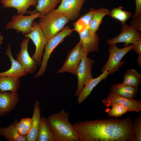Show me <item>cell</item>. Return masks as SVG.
Instances as JSON below:
<instances>
[{"label":"cell","mask_w":141,"mask_h":141,"mask_svg":"<svg viewBox=\"0 0 141 141\" xmlns=\"http://www.w3.org/2000/svg\"><path fill=\"white\" fill-rule=\"evenodd\" d=\"M24 15H13L11 17L12 20L6 25V29H13L16 30L17 33L21 32L24 35L30 33L32 28L33 22L35 19L41 16L38 12L29 16Z\"/></svg>","instance_id":"52a82bcc"},{"label":"cell","mask_w":141,"mask_h":141,"mask_svg":"<svg viewBox=\"0 0 141 141\" xmlns=\"http://www.w3.org/2000/svg\"><path fill=\"white\" fill-rule=\"evenodd\" d=\"M102 101L107 108L116 104L125 107L128 111L139 112L141 111V101L140 100L124 97L111 92H110L107 98L102 100Z\"/></svg>","instance_id":"30bf717a"},{"label":"cell","mask_w":141,"mask_h":141,"mask_svg":"<svg viewBox=\"0 0 141 141\" xmlns=\"http://www.w3.org/2000/svg\"><path fill=\"white\" fill-rule=\"evenodd\" d=\"M111 92L126 98L133 99L138 92V86L134 87L117 83L110 87Z\"/></svg>","instance_id":"ffe728a7"},{"label":"cell","mask_w":141,"mask_h":141,"mask_svg":"<svg viewBox=\"0 0 141 141\" xmlns=\"http://www.w3.org/2000/svg\"><path fill=\"white\" fill-rule=\"evenodd\" d=\"M94 61L85 54L78 68L76 76L78 79L77 88L75 96L78 97L86 83L92 78V66Z\"/></svg>","instance_id":"ba28073f"},{"label":"cell","mask_w":141,"mask_h":141,"mask_svg":"<svg viewBox=\"0 0 141 141\" xmlns=\"http://www.w3.org/2000/svg\"><path fill=\"white\" fill-rule=\"evenodd\" d=\"M133 44H132L123 48H119L116 44L110 45L108 48L109 58L107 63L101 68V72L107 70L109 74H111L118 71L124 63V61H121L122 58L129 51L133 49Z\"/></svg>","instance_id":"5b68a950"},{"label":"cell","mask_w":141,"mask_h":141,"mask_svg":"<svg viewBox=\"0 0 141 141\" xmlns=\"http://www.w3.org/2000/svg\"><path fill=\"white\" fill-rule=\"evenodd\" d=\"M73 125L79 141H135L133 121L130 118L85 120Z\"/></svg>","instance_id":"6da1fadb"},{"label":"cell","mask_w":141,"mask_h":141,"mask_svg":"<svg viewBox=\"0 0 141 141\" xmlns=\"http://www.w3.org/2000/svg\"><path fill=\"white\" fill-rule=\"evenodd\" d=\"M141 82V74L134 69L127 70L123 76L122 84L133 86H138Z\"/></svg>","instance_id":"484cf974"},{"label":"cell","mask_w":141,"mask_h":141,"mask_svg":"<svg viewBox=\"0 0 141 141\" xmlns=\"http://www.w3.org/2000/svg\"><path fill=\"white\" fill-rule=\"evenodd\" d=\"M30 39L26 37L20 44V52L16 55V60L21 64L28 74L33 73L37 69L35 61L29 55L28 51V42Z\"/></svg>","instance_id":"7c38bea8"},{"label":"cell","mask_w":141,"mask_h":141,"mask_svg":"<svg viewBox=\"0 0 141 141\" xmlns=\"http://www.w3.org/2000/svg\"><path fill=\"white\" fill-rule=\"evenodd\" d=\"M60 0H37L36 9L33 11H27V13L30 15L38 13L41 16H43L54 9Z\"/></svg>","instance_id":"7402d4cb"},{"label":"cell","mask_w":141,"mask_h":141,"mask_svg":"<svg viewBox=\"0 0 141 141\" xmlns=\"http://www.w3.org/2000/svg\"><path fill=\"white\" fill-rule=\"evenodd\" d=\"M55 140L47 119L44 116H41L40 124L36 141H55Z\"/></svg>","instance_id":"603a6c76"},{"label":"cell","mask_w":141,"mask_h":141,"mask_svg":"<svg viewBox=\"0 0 141 141\" xmlns=\"http://www.w3.org/2000/svg\"><path fill=\"white\" fill-rule=\"evenodd\" d=\"M109 14V11L106 8H102L95 10L89 24V27L91 30L94 32H96L103 17Z\"/></svg>","instance_id":"d4e9b609"},{"label":"cell","mask_w":141,"mask_h":141,"mask_svg":"<svg viewBox=\"0 0 141 141\" xmlns=\"http://www.w3.org/2000/svg\"><path fill=\"white\" fill-rule=\"evenodd\" d=\"M137 63L140 67H141V55H139L137 60Z\"/></svg>","instance_id":"d590c367"},{"label":"cell","mask_w":141,"mask_h":141,"mask_svg":"<svg viewBox=\"0 0 141 141\" xmlns=\"http://www.w3.org/2000/svg\"><path fill=\"white\" fill-rule=\"evenodd\" d=\"M133 44L134 45L133 49H134L139 55H141V39L136 41Z\"/></svg>","instance_id":"e575fe53"},{"label":"cell","mask_w":141,"mask_h":141,"mask_svg":"<svg viewBox=\"0 0 141 141\" xmlns=\"http://www.w3.org/2000/svg\"><path fill=\"white\" fill-rule=\"evenodd\" d=\"M11 46L9 45L5 55L8 56L11 62L10 68L8 70L0 73V76L20 78L28 73L23 68L20 63L13 58L11 50Z\"/></svg>","instance_id":"2e32d148"},{"label":"cell","mask_w":141,"mask_h":141,"mask_svg":"<svg viewBox=\"0 0 141 141\" xmlns=\"http://www.w3.org/2000/svg\"><path fill=\"white\" fill-rule=\"evenodd\" d=\"M32 27L31 32L25 36V37H28L31 39L35 46V52L31 57L38 66L41 64L43 50L47 43L48 40L45 36L38 23L34 21Z\"/></svg>","instance_id":"8992f818"},{"label":"cell","mask_w":141,"mask_h":141,"mask_svg":"<svg viewBox=\"0 0 141 141\" xmlns=\"http://www.w3.org/2000/svg\"><path fill=\"white\" fill-rule=\"evenodd\" d=\"M79 34V41L85 54L88 55L90 52H99L100 39L96 32H93L89 27Z\"/></svg>","instance_id":"4fadbf2b"},{"label":"cell","mask_w":141,"mask_h":141,"mask_svg":"<svg viewBox=\"0 0 141 141\" xmlns=\"http://www.w3.org/2000/svg\"><path fill=\"white\" fill-rule=\"evenodd\" d=\"M133 133L135 141H141V115L133 121Z\"/></svg>","instance_id":"f546056e"},{"label":"cell","mask_w":141,"mask_h":141,"mask_svg":"<svg viewBox=\"0 0 141 141\" xmlns=\"http://www.w3.org/2000/svg\"><path fill=\"white\" fill-rule=\"evenodd\" d=\"M17 92L0 90V116L2 117L10 113L19 102Z\"/></svg>","instance_id":"9a60e30c"},{"label":"cell","mask_w":141,"mask_h":141,"mask_svg":"<svg viewBox=\"0 0 141 141\" xmlns=\"http://www.w3.org/2000/svg\"><path fill=\"white\" fill-rule=\"evenodd\" d=\"M95 9L90 8L88 12L81 16L73 24L74 30L78 33L83 32L89 27L90 22Z\"/></svg>","instance_id":"4316f807"},{"label":"cell","mask_w":141,"mask_h":141,"mask_svg":"<svg viewBox=\"0 0 141 141\" xmlns=\"http://www.w3.org/2000/svg\"><path fill=\"white\" fill-rule=\"evenodd\" d=\"M73 30L74 29H70L69 26H66L59 33L48 40L44 47L45 50L43 54L41 67L33 78H37L44 74L52 51L59 44L63 41L66 37L70 36Z\"/></svg>","instance_id":"277c9868"},{"label":"cell","mask_w":141,"mask_h":141,"mask_svg":"<svg viewBox=\"0 0 141 141\" xmlns=\"http://www.w3.org/2000/svg\"><path fill=\"white\" fill-rule=\"evenodd\" d=\"M122 7H119L114 8L109 11L110 16L113 18L119 20L122 25L125 24L126 21L131 16V13L122 10Z\"/></svg>","instance_id":"83f0119b"},{"label":"cell","mask_w":141,"mask_h":141,"mask_svg":"<svg viewBox=\"0 0 141 141\" xmlns=\"http://www.w3.org/2000/svg\"><path fill=\"white\" fill-rule=\"evenodd\" d=\"M16 128L18 133L20 136L24 137L27 135V133L25 130L19 122L17 124Z\"/></svg>","instance_id":"836d02e7"},{"label":"cell","mask_w":141,"mask_h":141,"mask_svg":"<svg viewBox=\"0 0 141 141\" xmlns=\"http://www.w3.org/2000/svg\"><path fill=\"white\" fill-rule=\"evenodd\" d=\"M120 33L115 37L108 39L107 43L109 45L120 43H125L124 46L126 47L130 44H133L136 41L141 39V34L136 28L131 25H122Z\"/></svg>","instance_id":"8fae6325"},{"label":"cell","mask_w":141,"mask_h":141,"mask_svg":"<svg viewBox=\"0 0 141 141\" xmlns=\"http://www.w3.org/2000/svg\"><path fill=\"white\" fill-rule=\"evenodd\" d=\"M136 8L135 13L132 17V19L141 15V0H135Z\"/></svg>","instance_id":"d6a6232c"},{"label":"cell","mask_w":141,"mask_h":141,"mask_svg":"<svg viewBox=\"0 0 141 141\" xmlns=\"http://www.w3.org/2000/svg\"><path fill=\"white\" fill-rule=\"evenodd\" d=\"M40 104L39 101L36 100L34 104L32 118L31 128L29 132L26 136V141H36L41 120Z\"/></svg>","instance_id":"e0dca14e"},{"label":"cell","mask_w":141,"mask_h":141,"mask_svg":"<svg viewBox=\"0 0 141 141\" xmlns=\"http://www.w3.org/2000/svg\"><path fill=\"white\" fill-rule=\"evenodd\" d=\"M109 74L108 71L106 70L97 77L92 78L88 81L78 97V103L80 104L83 102L90 94L92 90L101 81L106 79Z\"/></svg>","instance_id":"ac0fdd59"},{"label":"cell","mask_w":141,"mask_h":141,"mask_svg":"<svg viewBox=\"0 0 141 141\" xmlns=\"http://www.w3.org/2000/svg\"><path fill=\"white\" fill-rule=\"evenodd\" d=\"M85 0H61L57 9L64 14L70 20L73 21L80 15Z\"/></svg>","instance_id":"5bb4252c"},{"label":"cell","mask_w":141,"mask_h":141,"mask_svg":"<svg viewBox=\"0 0 141 141\" xmlns=\"http://www.w3.org/2000/svg\"><path fill=\"white\" fill-rule=\"evenodd\" d=\"M131 25L133 26L139 31H141V15L133 19L131 22Z\"/></svg>","instance_id":"1f68e13d"},{"label":"cell","mask_w":141,"mask_h":141,"mask_svg":"<svg viewBox=\"0 0 141 141\" xmlns=\"http://www.w3.org/2000/svg\"><path fill=\"white\" fill-rule=\"evenodd\" d=\"M18 122L15 119L8 126L0 127V136H3L8 141H26V136H20L16 130V126Z\"/></svg>","instance_id":"44dd1931"},{"label":"cell","mask_w":141,"mask_h":141,"mask_svg":"<svg viewBox=\"0 0 141 141\" xmlns=\"http://www.w3.org/2000/svg\"><path fill=\"white\" fill-rule=\"evenodd\" d=\"M69 114L62 109L47 119L55 141H79L78 133L70 122Z\"/></svg>","instance_id":"7a4b0ae2"},{"label":"cell","mask_w":141,"mask_h":141,"mask_svg":"<svg viewBox=\"0 0 141 141\" xmlns=\"http://www.w3.org/2000/svg\"><path fill=\"white\" fill-rule=\"evenodd\" d=\"M39 18L38 24L48 40L62 30L70 21L57 9Z\"/></svg>","instance_id":"3957f363"},{"label":"cell","mask_w":141,"mask_h":141,"mask_svg":"<svg viewBox=\"0 0 141 141\" xmlns=\"http://www.w3.org/2000/svg\"><path fill=\"white\" fill-rule=\"evenodd\" d=\"M111 107V109L108 108L105 111L109 117H120L128 112L125 108L120 105L114 104Z\"/></svg>","instance_id":"f1b7e54d"},{"label":"cell","mask_w":141,"mask_h":141,"mask_svg":"<svg viewBox=\"0 0 141 141\" xmlns=\"http://www.w3.org/2000/svg\"><path fill=\"white\" fill-rule=\"evenodd\" d=\"M1 2L4 8H14L18 14L24 15L30 6L37 5V0H1Z\"/></svg>","instance_id":"d6986e66"},{"label":"cell","mask_w":141,"mask_h":141,"mask_svg":"<svg viewBox=\"0 0 141 141\" xmlns=\"http://www.w3.org/2000/svg\"><path fill=\"white\" fill-rule=\"evenodd\" d=\"M19 122L25 129L27 134L31 129L32 124V118H23L21 119Z\"/></svg>","instance_id":"4dcf8cb0"},{"label":"cell","mask_w":141,"mask_h":141,"mask_svg":"<svg viewBox=\"0 0 141 141\" xmlns=\"http://www.w3.org/2000/svg\"><path fill=\"white\" fill-rule=\"evenodd\" d=\"M3 39V36L1 35V32H0V45L2 44Z\"/></svg>","instance_id":"8d00e7d4"},{"label":"cell","mask_w":141,"mask_h":141,"mask_svg":"<svg viewBox=\"0 0 141 141\" xmlns=\"http://www.w3.org/2000/svg\"><path fill=\"white\" fill-rule=\"evenodd\" d=\"M20 86V78L0 76V90L17 92Z\"/></svg>","instance_id":"cb8c5ba5"},{"label":"cell","mask_w":141,"mask_h":141,"mask_svg":"<svg viewBox=\"0 0 141 141\" xmlns=\"http://www.w3.org/2000/svg\"><path fill=\"white\" fill-rule=\"evenodd\" d=\"M85 53L80 41L69 52L63 66L57 73L68 72L76 76L78 67Z\"/></svg>","instance_id":"9c48e42d"}]
</instances>
